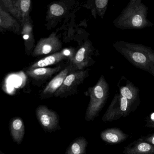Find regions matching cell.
<instances>
[{
  "mask_svg": "<svg viewBox=\"0 0 154 154\" xmlns=\"http://www.w3.org/2000/svg\"><path fill=\"white\" fill-rule=\"evenodd\" d=\"M113 47L133 66L154 77V50L151 47L121 40Z\"/></svg>",
  "mask_w": 154,
  "mask_h": 154,
  "instance_id": "obj_1",
  "label": "cell"
},
{
  "mask_svg": "<svg viewBox=\"0 0 154 154\" xmlns=\"http://www.w3.org/2000/svg\"><path fill=\"white\" fill-rule=\"evenodd\" d=\"M148 12V7L141 0H130L113 24L121 30H142L152 27L153 24L147 18Z\"/></svg>",
  "mask_w": 154,
  "mask_h": 154,
  "instance_id": "obj_2",
  "label": "cell"
},
{
  "mask_svg": "<svg viewBox=\"0 0 154 154\" xmlns=\"http://www.w3.org/2000/svg\"><path fill=\"white\" fill-rule=\"evenodd\" d=\"M85 93L90 98L85 120L92 121L98 116L108 97L109 86L104 76L101 75L96 85L89 88Z\"/></svg>",
  "mask_w": 154,
  "mask_h": 154,
  "instance_id": "obj_3",
  "label": "cell"
},
{
  "mask_svg": "<svg viewBox=\"0 0 154 154\" xmlns=\"http://www.w3.org/2000/svg\"><path fill=\"white\" fill-rule=\"evenodd\" d=\"M77 1L75 0H64L53 2L48 6L46 20L47 29L51 30L55 28L64 18H66L74 8L76 7Z\"/></svg>",
  "mask_w": 154,
  "mask_h": 154,
  "instance_id": "obj_4",
  "label": "cell"
},
{
  "mask_svg": "<svg viewBox=\"0 0 154 154\" xmlns=\"http://www.w3.org/2000/svg\"><path fill=\"white\" fill-rule=\"evenodd\" d=\"M136 109L125 98L120 94L115 95L107 110L102 117L105 122H110L125 118Z\"/></svg>",
  "mask_w": 154,
  "mask_h": 154,
  "instance_id": "obj_5",
  "label": "cell"
},
{
  "mask_svg": "<svg viewBox=\"0 0 154 154\" xmlns=\"http://www.w3.org/2000/svg\"><path fill=\"white\" fill-rule=\"evenodd\" d=\"M89 70L75 71L69 74L65 79L63 84L54 94L57 98H65L76 94L78 88L88 77Z\"/></svg>",
  "mask_w": 154,
  "mask_h": 154,
  "instance_id": "obj_6",
  "label": "cell"
},
{
  "mask_svg": "<svg viewBox=\"0 0 154 154\" xmlns=\"http://www.w3.org/2000/svg\"><path fill=\"white\" fill-rule=\"evenodd\" d=\"M0 4L21 25L30 18V0H2Z\"/></svg>",
  "mask_w": 154,
  "mask_h": 154,
  "instance_id": "obj_7",
  "label": "cell"
},
{
  "mask_svg": "<svg viewBox=\"0 0 154 154\" xmlns=\"http://www.w3.org/2000/svg\"><path fill=\"white\" fill-rule=\"evenodd\" d=\"M62 43L55 32L47 38H42L35 46L32 55L33 57L51 55L62 50Z\"/></svg>",
  "mask_w": 154,
  "mask_h": 154,
  "instance_id": "obj_8",
  "label": "cell"
},
{
  "mask_svg": "<svg viewBox=\"0 0 154 154\" xmlns=\"http://www.w3.org/2000/svg\"><path fill=\"white\" fill-rule=\"evenodd\" d=\"M94 48L92 42L87 40L77 51L70 62L75 66L77 71H82L91 66L94 62L93 56Z\"/></svg>",
  "mask_w": 154,
  "mask_h": 154,
  "instance_id": "obj_9",
  "label": "cell"
},
{
  "mask_svg": "<svg viewBox=\"0 0 154 154\" xmlns=\"http://www.w3.org/2000/svg\"><path fill=\"white\" fill-rule=\"evenodd\" d=\"M76 52V51L74 48H66L60 52L48 55L34 62L29 68H47L48 66L56 65L66 60L70 62L74 58Z\"/></svg>",
  "mask_w": 154,
  "mask_h": 154,
  "instance_id": "obj_10",
  "label": "cell"
},
{
  "mask_svg": "<svg viewBox=\"0 0 154 154\" xmlns=\"http://www.w3.org/2000/svg\"><path fill=\"white\" fill-rule=\"evenodd\" d=\"M77 71L75 66L71 62L64 69L60 71L47 84L41 94L42 99H46L54 96L57 90L60 87L67 76L73 71Z\"/></svg>",
  "mask_w": 154,
  "mask_h": 154,
  "instance_id": "obj_11",
  "label": "cell"
},
{
  "mask_svg": "<svg viewBox=\"0 0 154 154\" xmlns=\"http://www.w3.org/2000/svg\"><path fill=\"white\" fill-rule=\"evenodd\" d=\"M36 115L42 128L46 131L56 130L58 127L59 118L55 111L46 106L41 105L36 110Z\"/></svg>",
  "mask_w": 154,
  "mask_h": 154,
  "instance_id": "obj_12",
  "label": "cell"
},
{
  "mask_svg": "<svg viewBox=\"0 0 154 154\" xmlns=\"http://www.w3.org/2000/svg\"><path fill=\"white\" fill-rule=\"evenodd\" d=\"M125 85L118 84L119 94L128 99L136 109L141 104L139 88L135 86L133 82L125 78Z\"/></svg>",
  "mask_w": 154,
  "mask_h": 154,
  "instance_id": "obj_13",
  "label": "cell"
},
{
  "mask_svg": "<svg viewBox=\"0 0 154 154\" xmlns=\"http://www.w3.org/2000/svg\"><path fill=\"white\" fill-rule=\"evenodd\" d=\"M61 65L55 68H29L27 74L29 77L34 80L42 82H46L50 79L54 75L58 74L62 70Z\"/></svg>",
  "mask_w": 154,
  "mask_h": 154,
  "instance_id": "obj_14",
  "label": "cell"
},
{
  "mask_svg": "<svg viewBox=\"0 0 154 154\" xmlns=\"http://www.w3.org/2000/svg\"><path fill=\"white\" fill-rule=\"evenodd\" d=\"M124 154H154V145L138 138L125 146Z\"/></svg>",
  "mask_w": 154,
  "mask_h": 154,
  "instance_id": "obj_15",
  "label": "cell"
},
{
  "mask_svg": "<svg viewBox=\"0 0 154 154\" xmlns=\"http://www.w3.org/2000/svg\"><path fill=\"white\" fill-rule=\"evenodd\" d=\"M21 26V34L24 40L26 53L28 55L32 54L35 48V39L33 35V25L31 17Z\"/></svg>",
  "mask_w": 154,
  "mask_h": 154,
  "instance_id": "obj_16",
  "label": "cell"
},
{
  "mask_svg": "<svg viewBox=\"0 0 154 154\" xmlns=\"http://www.w3.org/2000/svg\"><path fill=\"white\" fill-rule=\"evenodd\" d=\"M129 135L118 128H111L102 131L100 134L101 139L109 144H119L127 140Z\"/></svg>",
  "mask_w": 154,
  "mask_h": 154,
  "instance_id": "obj_17",
  "label": "cell"
},
{
  "mask_svg": "<svg viewBox=\"0 0 154 154\" xmlns=\"http://www.w3.org/2000/svg\"><path fill=\"white\" fill-rule=\"evenodd\" d=\"M10 130L14 142L20 144L25 134V126L22 119L19 117L12 118L10 122Z\"/></svg>",
  "mask_w": 154,
  "mask_h": 154,
  "instance_id": "obj_18",
  "label": "cell"
},
{
  "mask_svg": "<svg viewBox=\"0 0 154 154\" xmlns=\"http://www.w3.org/2000/svg\"><path fill=\"white\" fill-rule=\"evenodd\" d=\"M0 28L18 33L20 29L17 20L6 10L0 6Z\"/></svg>",
  "mask_w": 154,
  "mask_h": 154,
  "instance_id": "obj_19",
  "label": "cell"
},
{
  "mask_svg": "<svg viewBox=\"0 0 154 154\" xmlns=\"http://www.w3.org/2000/svg\"><path fill=\"white\" fill-rule=\"evenodd\" d=\"M88 142L85 138H77L69 146L66 154H84L86 151Z\"/></svg>",
  "mask_w": 154,
  "mask_h": 154,
  "instance_id": "obj_20",
  "label": "cell"
},
{
  "mask_svg": "<svg viewBox=\"0 0 154 154\" xmlns=\"http://www.w3.org/2000/svg\"><path fill=\"white\" fill-rule=\"evenodd\" d=\"M94 2L95 7L91 10L92 12L95 11L93 15L95 14L96 15L97 13L101 18H103L106 11L109 1L108 0H96Z\"/></svg>",
  "mask_w": 154,
  "mask_h": 154,
  "instance_id": "obj_21",
  "label": "cell"
},
{
  "mask_svg": "<svg viewBox=\"0 0 154 154\" xmlns=\"http://www.w3.org/2000/svg\"><path fill=\"white\" fill-rule=\"evenodd\" d=\"M146 124L145 127L154 129V112L150 113L145 119Z\"/></svg>",
  "mask_w": 154,
  "mask_h": 154,
  "instance_id": "obj_22",
  "label": "cell"
},
{
  "mask_svg": "<svg viewBox=\"0 0 154 154\" xmlns=\"http://www.w3.org/2000/svg\"><path fill=\"white\" fill-rule=\"evenodd\" d=\"M139 138L145 142L154 145V133L149 134L146 136H142Z\"/></svg>",
  "mask_w": 154,
  "mask_h": 154,
  "instance_id": "obj_23",
  "label": "cell"
},
{
  "mask_svg": "<svg viewBox=\"0 0 154 154\" xmlns=\"http://www.w3.org/2000/svg\"><path fill=\"white\" fill-rule=\"evenodd\" d=\"M0 154H3V153L2 152H1V151H0Z\"/></svg>",
  "mask_w": 154,
  "mask_h": 154,
  "instance_id": "obj_24",
  "label": "cell"
}]
</instances>
